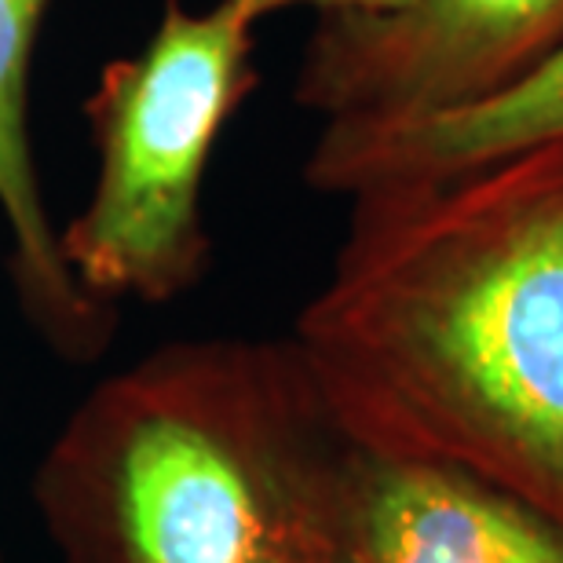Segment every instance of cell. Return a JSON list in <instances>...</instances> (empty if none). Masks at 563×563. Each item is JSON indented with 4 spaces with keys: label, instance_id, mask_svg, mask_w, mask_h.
Instances as JSON below:
<instances>
[{
    "label": "cell",
    "instance_id": "cell-1",
    "mask_svg": "<svg viewBox=\"0 0 563 563\" xmlns=\"http://www.w3.org/2000/svg\"><path fill=\"white\" fill-rule=\"evenodd\" d=\"M289 344L358 450L563 527V140L352 198Z\"/></svg>",
    "mask_w": 563,
    "mask_h": 563
},
{
    "label": "cell",
    "instance_id": "cell-2",
    "mask_svg": "<svg viewBox=\"0 0 563 563\" xmlns=\"http://www.w3.org/2000/svg\"><path fill=\"white\" fill-rule=\"evenodd\" d=\"M352 465L289 336H206L99 380L33 501L63 563H352Z\"/></svg>",
    "mask_w": 563,
    "mask_h": 563
},
{
    "label": "cell",
    "instance_id": "cell-3",
    "mask_svg": "<svg viewBox=\"0 0 563 563\" xmlns=\"http://www.w3.org/2000/svg\"><path fill=\"white\" fill-rule=\"evenodd\" d=\"M253 30L223 0H165L143 48L110 59L85 103L96 184L59 231L88 297L173 303L209 272L212 151L253 92Z\"/></svg>",
    "mask_w": 563,
    "mask_h": 563
},
{
    "label": "cell",
    "instance_id": "cell-4",
    "mask_svg": "<svg viewBox=\"0 0 563 563\" xmlns=\"http://www.w3.org/2000/svg\"><path fill=\"white\" fill-rule=\"evenodd\" d=\"M563 52V0H399L322 15L292 99L330 121H413L498 99Z\"/></svg>",
    "mask_w": 563,
    "mask_h": 563
},
{
    "label": "cell",
    "instance_id": "cell-5",
    "mask_svg": "<svg viewBox=\"0 0 563 563\" xmlns=\"http://www.w3.org/2000/svg\"><path fill=\"white\" fill-rule=\"evenodd\" d=\"M352 563H563V527L468 472L355 446Z\"/></svg>",
    "mask_w": 563,
    "mask_h": 563
},
{
    "label": "cell",
    "instance_id": "cell-6",
    "mask_svg": "<svg viewBox=\"0 0 563 563\" xmlns=\"http://www.w3.org/2000/svg\"><path fill=\"white\" fill-rule=\"evenodd\" d=\"M563 140V52L498 99L413 121H330L311 143L303 184L336 198L428 184L523 146Z\"/></svg>",
    "mask_w": 563,
    "mask_h": 563
},
{
    "label": "cell",
    "instance_id": "cell-7",
    "mask_svg": "<svg viewBox=\"0 0 563 563\" xmlns=\"http://www.w3.org/2000/svg\"><path fill=\"white\" fill-rule=\"evenodd\" d=\"M52 0H0V217L11 242V282L33 330L66 363L103 355L118 308L99 303L63 261L59 231L41 195L30 92L41 22Z\"/></svg>",
    "mask_w": 563,
    "mask_h": 563
},
{
    "label": "cell",
    "instance_id": "cell-8",
    "mask_svg": "<svg viewBox=\"0 0 563 563\" xmlns=\"http://www.w3.org/2000/svg\"><path fill=\"white\" fill-rule=\"evenodd\" d=\"M223 4L242 11L250 22H261L286 8H319L322 15H347V11H388L399 0H223Z\"/></svg>",
    "mask_w": 563,
    "mask_h": 563
},
{
    "label": "cell",
    "instance_id": "cell-9",
    "mask_svg": "<svg viewBox=\"0 0 563 563\" xmlns=\"http://www.w3.org/2000/svg\"><path fill=\"white\" fill-rule=\"evenodd\" d=\"M0 563H4V556H0Z\"/></svg>",
    "mask_w": 563,
    "mask_h": 563
}]
</instances>
